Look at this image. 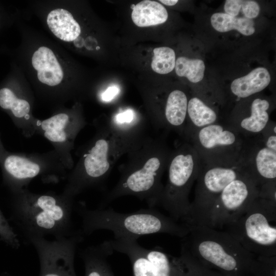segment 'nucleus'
Returning a JSON list of instances; mask_svg holds the SVG:
<instances>
[{"label":"nucleus","mask_w":276,"mask_h":276,"mask_svg":"<svg viewBox=\"0 0 276 276\" xmlns=\"http://www.w3.org/2000/svg\"><path fill=\"white\" fill-rule=\"evenodd\" d=\"M174 68L178 76L186 77L190 82L196 83L203 78L205 65L202 60L181 56L176 59Z\"/></svg>","instance_id":"b1692460"},{"label":"nucleus","mask_w":276,"mask_h":276,"mask_svg":"<svg viewBox=\"0 0 276 276\" xmlns=\"http://www.w3.org/2000/svg\"><path fill=\"white\" fill-rule=\"evenodd\" d=\"M47 21L52 33L64 41H73L81 33L79 24L66 10L56 9L52 10L49 13Z\"/></svg>","instance_id":"a211bd4d"},{"label":"nucleus","mask_w":276,"mask_h":276,"mask_svg":"<svg viewBox=\"0 0 276 276\" xmlns=\"http://www.w3.org/2000/svg\"><path fill=\"white\" fill-rule=\"evenodd\" d=\"M0 106L4 109H11L18 118L26 116L29 112L30 106L26 100L17 98L9 88L0 89Z\"/></svg>","instance_id":"bb28decb"},{"label":"nucleus","mask_w":276,"mask_h":276,"mask_svg":"<svg viewBox=\"0 0 276 276\" xmlns=\"http://www.w3.org/2000/svg\"><path fill=\"white\" fill-rule=\"evenodd\" d=\"M172 151L163 139L145 136L126 154L119 180L103 205L128 195L145 201L150 208L157 205L164 188L162 178Z\"/></svg>","instance_id":"f257e3e1"},{"label":"nucleus","mask_w":276,"mask_h":276,"mask_svg":"<svg viewBox=\"0 0 276 276\" xmlns=\"http://www.w3.org/2000/svg\"><path fill=\"white\" fill-rule=\"evenodd\" d=\"M247 174L241 164L231 166L203 165L199 172L195 197L182 223L206 225L210 213L219 196L231 181Z\"/></svg>","instance_id":"0eeeda50"},{"label":"nucleus","mask_w":276,"mask_h":276,"mask_svg":"<svg viewBox=\"0 0 276 276\" xmlns=\"http://www.w3.org/2000/svg\"><path fill=\"white\" fill-rule=\"evenodd\" d=\"M241 8L245 17L251 19L256 17L260 12L259 4L254 1H242Z\"/></svg>","instance_id":"7c9ffc66"},{"label":"nucleus","mask_w":276,"mask_h":276,"mask_svg":"<svg viewBox=\"0 0 276 276\" xmlns=\"http://www.w3.org/2000/svg\"><path fill=\"white\" fill-rule=\"evenodd\" d=\"M146 255L154 267L155 276H222L204 266L182 248L179 257L158 249H146Z\"/></svg>","instance_id":"f8f14e48"},{"label":"nucleus","mask_w":276,"mask_h":276,"mask_svg":"<svg viewBox=\"0 0 276 276\" xmlns=\"http://www.w3.org/2000/svg\"><path fill=\"white\" fill-rule=\"evenodd\" d=\"M217 112L197 96L188 101L186 125L183 137L187 142L198 130L218 123Z\"/></svg>","instance_id":"2eb2a0df"},{"label":"nucleus","mask_w":276,"mask_h":276,"mask_svg":"<svg viewBox=\"0 0 276 276\" xmlns=\"http://www.w3.org/2000/svg\"><path fill=\"white\" fill-rule=\"evenodd\" d=\"M69 117L66 113H59L43 121L41 126L44 131V136L54 142H62L66 140L64 129L68 122Z\"/></svg>","instance_id":"393cba45"},{"label":"nucleus","mask_w":276,"mask_h":276,"mask_svg":"<svg viewBox=\"0 0 276 276\" xmlns=\"http://www.w3.org/2000/svg\"><path fill=\"white\" fill-rule=\"evenodd\" d=\"M270 102L265 99L256 98L249 104L248 111L233 115L227 124L244 138L259 135L270 121Z\"/></svg>","instance_id":"ddd939ff"},{"label":"nucleus","mask_w":276,"mask_h":276,"mask_svg":"<svg viewBox=\"0 0 276 276\" xmlns=\"http://www.w3.org/2000/svg\"><path fill=\"white\" fill-rule=\"evenodd\" d=\"M259 188L254 180L244 174L231 181L216 200L206 225L223 229L239 218L258 197Z\"/></svg>","instance_id":"6e6552de"},{"label":"nucleus","mask_w":276,"mask_h":276,"mask_svg":"<svg viewBox=\"0 0 276 276\" xmlns=\"http://www.w3.org/2000/svg\"><path fill=\"white\" fill-rule=\"evenodd\" d=\"M256 136L264 146L276 151V125L274 122L270 121L263 131Z\"/></svg>","instance_id":"c85d7f7f"},{"label":"nucleus","mask_w":276,"mask_h":276,"mask_svg":"<svg viewBox=\"0 0 276 276\" xmlns=\"http://www.w3.org/2000/svg\"><path fill=\"white\" fill-rule=\"evenodd\" d=\"M160 2L165 5L172 6L175 5L178 2L177 0H160Z\"/></svg>","instance_id":"72a5a7b5"},{"label":"nucleus","mask_w":276,"mask_h":276,"mask_svg":"<svg viewBox=\"0 0 276 276\" xmlns=\"http://www.w3.org/2000/svg\"><path fill=\"white\" fill-rule=\"evenodd\" d=\"M203 163L197 151L185 142L172 150L166 170L167 181L158 204L176 221L182 223L190 205L189 196Z\"/></svg>","instance_id":"20e7f679"},{"label":"nucleus","mask_w":276,"mask_h":276,"mask_svg":"<svg viewBox=\"0 0 276 276\" xmlns=\"http://www.w3.org/2000/svg\"><path fill=\"white\" fill-rule=\"evenodd\" d=\"M168 14L166 9L156 1H142L132 8L131 18L139 27H147L164 23Z\"/></svg>","instance_id":"aec40b11"},{"label":"nucleus","mask_w":276,"mask_h":276,"mask_svg":"<svg viewBox=\"0 0 276 276\" xmlns=\"http://www.w3.org/2000/svg\"><path fill=\"white\" fill-rule=\"evenodd\" d=\"M151 63L153 71L159 74H167L172 72L175 65L174 51L167 47L156 48L153 50Z\"/></svg>","instance_id":"a878e982"},{"label":"nucleus","mask_w":276,"mask_h":276,"mask_svg":"<svg viewBox=\"0 0 276 276\" xmlns=\"http://www.w3.org/2000/svg\"><path fill=\"white\" fill-rule=\"evenodd\" d=\"M99 49H100L99 47H97L96 48V49H97V50H99Z\"/></svg>","instance_id":"f704fd0d"},{"label":"nucleus","mask_w":276,"mask_h":276,"mask_svg":"<svg viewBox=\"0 0 276 276\" xmlns=\"http://www.w3.org/2000/svg\"><path fill=\"white\" fill-rule=\"evenodd\" d=\"M33 67L37 71V77L49 86L59 84L63 77L62 69L53 51L45 47H40L32 58Z\"/></svg>","instance_id":"dca6fc26"},{"label":"nucleus","mask_w":276,"mask_h":276,"mask_svg":"<svg viewBox=\"0 0 276 276\" xmlns=\"http://www.w3.org/2000/svg\"><path fill=\"white\" fill-rule=\"evenodd\" d=\"M110 125L121 133L134 137L145 136L144 125L141 124L139 116L132 108L120 110L109 122Z\"/></svg>","instance_id":"4be33fe9"},{"label":"nucleus","mask_w":276,"mask_h":276,"mask_svg":"<svg viewBox=\"0 0 276 276\" xmlns=\"http://www.w3.org/2000/svg\"><path fill=\"white\" fill-rule=\"evenodd\" d=\"M113 252L106 241L86 249L83 255L85 276H114L107 261Z\"/></svg>","instance_id":"6ab92c4d"},{"label":"nucleus","mask_w":276,"mask_h":276,"mask_svg":"<svg viewBox=\"0 0 276 276\" xmlns=\"http://www.w3.org/2000/svg\"><path fill=\"white\" fill-rule=\"evenodd\" d=\"M258 197L276 202V180L268 181L260 186Z\"/></svg>","instance_id":"c756f323"},{"label":"nucleus","mask_w":276,"mask_h":276,"mask_svg":"<svg viewBox=\"0 0 276 276\" xmlns=\"http://www.w3.org/2000/svg\"><path fill=\"white\" fill-rule=\"evenodd\" d=\"M81 212L83 228L86 234L99 229L112 232L114 238H138L147 235L165 233L183 238L189 233V226L176 221L153 208L130 213H120L110 208Z\"/></svg>","instance_id":"7ed1b4c3"},{"label":"nucleus","mask_w":276,"mask_h":276,"mask_svg":"<svg viewBox=\"0 0 276 276\" xmlns=\"http://www.w3.org/2000/svg\"><path fill=\"white\" fill-rule=\"evenodd\" d=\"M241 0L226 1L224 6L225 13L233 17H236L241 9Z\"/></svg>","instance_id":"473e14b6"},{"label":"nucleus","mask_w":276,"mask_h":276,"mask_svg":"<svg viewBox=\"0 0 276 276\" xmlns=\"http://www.w3.org/2000/svg\"><path fill=\"white\" fill-rule=\"evenodd\" d=\"M212 27L220 32L236 30L242 34L249 36L255 33L254 22L251 19L237 18L226 13H216L211 17Z\"/></svg>","instance_id":"412c9836"},{"label":"nucleus","mask_w":276,"mask_h":276,"mask_svg":"<svg viewBox=\"0 0 276 276\" xmlns=\"http://www.w3.org/2000/svg\"><path fill=\"white\" fill-rule=\"evenodd\" d=\"M240 163L258 188L276 180V151L264 146L257 136L245 138Z\"/></svg>","instance_id":"9b49d317"},{"label":"nucleus","mask_w":276,"mask_h":276,"mask_svg":"<svg viewBox=\"0 0 276 276\" xmlns=\"http://www.w3.org/2000/svg\"><path fill=\"white\" fill-rule=\"evenodd\" d=\"M30 238L39 256V276H76L74 268L76 239L50 241L42 237Z\"/></svg>","instance_id":"9d476101"},{"label":"nucleus","mask_w":276,"mask_h":276,"mask_svg":"<svg viewBox=\"0 0 276 276\" xmlns=\"http://www.w3.org/2000/svg\"><path fill=\"white\" fill-rule=\"evenodd\" d=\"M189 229L181 247L194 258L223 276H249L256 256L229 234L205 225H191Z\"/></svg>","instance_id":"f03ea898"},{"label":"nucleus","mask_w":276,"mask_h":276,"mask_svg":"<svg viewBox=\"0 0 276 276\" xmlns=\"http://www.w3.org/2000/svg\"><path fill=\"white\" fill-rule=\"evenodd\" d=\"M4 166L9 174L19 179L33 178L40 171L38 165L17 155L9 156L5 161Z\"/></svg>","instance_id":"5701e85b"},{"label":"nucleus","mask_w":276,"mask_h":276,"mask_svg":"<svg viewBox=\"0 0 276 276\" xmlns=\"http://www.w3.org/2000/svg\"><path fill=\"white\" fill-rule=\"evenodd\" d=\"M138 238L124 237L107 241L114 251L125 254L131 262L133 276H155L154 267L148 258L146 248L137 243Z\"/></svg>","instance_id":"4468645a"},{"label":"nucleus","mask_w":276,"mask_h":276,"mask_svg":"<svg viewBox=\"0 0 276 276\" xmlns=\"http://www.w3.org/2000/svg\"><path fill=\"white\" fill-rule=\"evenodd\" d=\"M249 276H276V256H256Z\"/></svg>","instance_id":"cd10ccee"},{"label":"nucleus","mask_w":276,"mask_h":276,"mask_svg":"<svg viewBox=\"0 0 276 276\" xmlns=\"http://www.w3.org/2000/svg\"><path fill=\"white\" fill-rule=\"evenodd\" d=\"M223 228L255 255L276 256V202L257 197L239 218Z\"/></svg>","instance_id":"39448f33"},{"label":"nucleus","mask_w":276,"mask_h":276,"mask_svg":"<svg viewBox=\"0 0 276 276\" xmlns=\"http://www.w3.org/2000/svg\"><path fill=\"white\" fill-rule=\"evenodd\" d=\"M244 141L227 124L217 123L198 130L187 142L194 147L203 165L231 166L240 164Z\"/></svg>","instance_id":"423d86ee"},{"label":"nucleus","mask_w":276,"mask_h":276,"mask_svg":"<svg viewBox=\"0 0 276 276\" xmlns=\"http://www.w3.org/2000/svg\"><path fill=\"white\" fill-rule=\"evenodd\" d=\"M121 90L117 85H112L108 87L100 96L101 100L104 102L112 101L120 93Z\"/></svg>","instance_id":"2f4dec72"},{"label":"nucleus","mask_w":276,"mask_h":276,"mask_svg":"<svg viewBox=\"0 0 276 276\" xmlns=\"http://www.w3.org/2000/svg\"><path fill=\"white\" fill-rule=\"evenodd\" d=\"M270 80V75L266 68L257 67L234 80L231 85V90L239 99L247 98L264 89Z\"/></svg>","instance_id":"f3484780"},{"label":"nucleus","mask_w":276,"mask_h":276,"mask_svg":"<svg viewBox=\"0 0 276 276\" xmlns=\"http://www.w3.org/2000/svg\"><path fill=\"white\" fill-rule=\"evenodd\" d=\"M30 237L58 233L67 226L71 211L50 195H42L18 211Z\"/></svg>","instance_id":"1a4fd4ad"}]
</instances>
